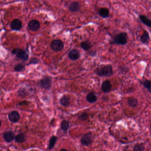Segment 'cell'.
Here are the masks:
<instances>
[{
    "label": "cell",
    "instance_id": "cell-1",
    "mask_svg": "<svg viewBox=\"0 0 151 151\" xmlns=\"http://www.w3.org/2000/svg\"><path fill=\"white\" fill-rule=\"evenodd\" d=\"M95 72L100 77H110L113 74V69L110 65L101 66L96 69Z\"/></svg>",
    "mask_w": 151,
    "mask_h": 151
},
{
    "label": "cell",
    "instance_id": "cell-2",
    "mask_svg": "<svg viewBox=\"0 0 151 151\" xmlns=\"http://www.w3.org/2000/svg\"><path fill=\"white\" fill-rule=\"evenodd\" d=\"M128 35L126 32H123L116 35L112 41V43L118 45H125L127 43Z\"/></svg>",
    "mask_w": 151,
    "mask_h": 151
},
{
    "label": "cell",
    "instance_id": "cell-3",
    "mask_svg": "<svg viewBox=\"0 0 151 151\" xmlns=\"http://www.w3.org/2000/svg\"><path fill=\"white\" fill-rule=\"evenodd\" d=\"M39 84L41 87L46 90H49L52 85V78L50 76H45L40 80Z\"/></svg>",
    "mask_w": 151,
    "mask_h": 151
},
{
    "label": "cell",
    "instance_id": "cell-4",
    "mask_svg": "<svg viewBox=\"0 0 151 151\" xmlns=\"http://www.w3.org/2000/svg\"><path fill=\"white\" fill-rule=\"evenodd\" d=\"M11 52L12 55H16L17 58L24 61H27L29 59V56L26 52L21 49H14Z\"/></svg>",
    "mask_w": 151,
    "mask_h": 151
},
{
    "label": "cell",
    "instance_id": "cell-5",
    "mask_svg": "<svg viewBox=\"0 0 151 151\" xmlns=\"http://www.w3.org/2000/svg\"><path fill=\"white\" fill-rule=\"evenodd\" d=\"M94 136L92 133H88L84 134L81 138V144L84 146H88L92 144L94 141Z\"/></svg>",
    "mask_w": 151,
    "mask_h": 151
},
{
    "label": "cell",
    "instance_id": "cell-6",
    "mask_svg": "<svg viewBox=\"0 0 151 151\" xmlns=\"http://www.w3.org/2000/svg\"><path fill=\"white\" fill-rule=\"evenodd\" d=\"M51 47L55 52H59L64 49V43L60 40H53L51 44Z\"/></svg>",
    "mask_w": 151,
    "mask_h": 151
},
{
    "label": "cell",
    "instance_id": "cell-7",
    "mask_svg": "<svg viewBox=\"0 0 151 151\" xmlns=\"http://www.w3.org/2000/svg\"><path fill=\"white\" fill-rule=\"evenodd\" d=\"M10 27L12 30L20 31L22 28V21L18 19H15L11 22Z\"/></svg>",
    "mask_w": 151,
    "mask_h": 151
},
{
    "label": "cell",
    "instance_id": "cell-8",
    "mask_svg": "<svg viewBox=\"0 0 151 151\" xmlns=\"http://www.w3.org/2000/svg\"><path fill=\"white\" fill-rule=\"evenodd\" d=\"M40 23L36 20H31L28 24L29 29L32 32H35L38 30L40 28Z\"/></svg>",
    "mask_w": 151,
    "mask_h": 151
},
{
    "label": "cell",
    "instance_id": "cell-9",
    "mask_svg": "<svg viewBox=\"0 0 151 151\" xmlns=\"http://www.w3.org/2000/svg\"><path fill=\"white\" fill-rule=\"evenodd\" d=\"M3 139L7 143H10L14 141L15 138V133L12 131H8L4 133Z\"/></svg>",
    "mask_w": 151,
    "mask_h": 151
},
{
    "label": "cell",
    "instance_id": "cell-10",
    "mask_svg": "<svg viewBox=\"0 0 151 151\" xmlns=\"http://www.w3.org/2000/svg\"><path fill=\"white\" fill-rule=\"evenodd\" d=\"M8 119L12 122L17 123L20 119V115L18 112L17 111H12L8 115Z\"/></svg>",
    "mask_w": 151,
    "mask_h": 151
},
{
    "label": "cell",
    "instance_id": "cell-11",
    "mask_svg": "<svg viewBox=\"0 0 151 151\" xmlns=\"http://www.w3.org/2000/svg\"><path fill=\"white\" fill-rule=\"evenodd\" d=\"M68 56L69 59L71 60L74 61L79 59L81 55L79 51L76 49H74L69 52Z\"/></svg>",
    "mask_w": 151,
    "mask_h": 151
},
{
    "label": "cell",
    "instance_id": "cell-12",
    "mask_svg": "<svg viewBox=\"0 0 151 151\" xmlns=\"http://www.w3.org/2000/svg\"><path fill=\"white\" fill-rule=\"evenodd\" d=\"M80 5L78 2H73L70 4L69 6V9L71 12H79L80 10Z\"/></svg>",
    "mask_w": 151,
    "mask_h": 151
},
{
    "label": "cell",
    "instance_id": "cell-13",
    "mask_svg": "<svg viewBox=\"0 0 151 151\" xmlns=\"http://www.w3.org/2000/svg\"><path fill=\"white\" fill-rule=\"evenodd\" d=\"M112 85L109 81L106 80L102 85V90L104 93H108L111 91Z\"/></svg>",
    "mask_w": 151,
    "mask_h": 151
},
{
    "label": "cell",
    "instance_id": "cell-14",
    "mask_svg": "<svg viewBox=\"0 0 151 151\" xmlns=\"http://www.w3.org/2000/svg\"><path fill=\"white\" fill-rule=\"evenodd\" d=\"M60 103L61 105L67 107L70 105V98L68 96L64 95L62 97L60 100Z\"/></svg>",
    "mask_w": 151,
    "mask_h": 151
},
{
    "label": "cell",
    "instance_id": "cell-15",
    "mask_svg": "<svg viewBox=\"0 0 151 151\" xmlns=\"http://www.w3.org/2000/svg\"><path fill=\"white\" fill-rule=\"evenodd\" d=\"M98 12L100 16L103 18H108L109 17V10L107 8H100Z\"/></svg>",
    "mask_w": 151,
    "mask_h": 151
},
{
    "label": "cell",
    "instance_id": "cell-16",
    "mask_svg": "<svg viewBox=\"0 0 151 151\" xmlns=\"http://www.w3.org/2000/svg\"><path fill=\"white\" fill-rule=\"evenodd\" d=\"M150 40L149 34L147 31H144L142 35L140 37V40L143 44L148 43Z\"/></svg>",
    "mask_w": 151,
    "mask_h": 151
},
{
    "label": "cell",
    "instance_id": "cell-17",
    "mask_svg": "<svg viewBox=\"0 0 151 151\" xmlns=\"http://www.w3.org/2000/svg\"><path fill=\"white\" fill-rule=\"evenodd\" d=\"M97 97L94 93L90 92L88 94L86 97V99L88 102L91 103H95L97 100Z\"/></svg>",
    "mask_w": 151,
    "mask_h": 151
},
{
    "label": "cell",
    "instance_id": "cell-18",
    "mask_svg": "<svg viewBox=\"0 0 151 151\" xmlns=\"http://www.w3.org/2000/svg\"><path fill=\"white\" fill-rule=\"evenodd\" d=\"M140 20H141V22L143 23V24L146 25L147 26L151 28V20L148 18V17H146L145 16L141 15L140 16Z\"/></svg>",
    "mask_w": 151,
    "mask_h": 151
},
{
    "label": "cell",
    "instance_id": "cell-19",
    "mask_svg": "<svg viewBox=\"0 0 151 151\" xmlns=\"http://www.w3.org/2000/svg\"><path fill=\"white\" fill-rule=\"evenodd\" d=\"M81 47H82L85 51H88L92 47L91 43L89 41H84L81 43Z\"/></svg>",
    "mask_w": 151,
    "mask_h": 151
},
{
    "label": "cell",
    "instance_id": "cell-20",
    "mask_svg": "<svg viewBox=\"0 0 151 151\" xmlns=\"http://www.w3.org/2000/svg\"><path fill=\"white\" fill-rule=\"evenodd\" d=\"M128 103L130 106L132 107H135L137 106L138 102L137 99L133 97H129L128 99Z\"/></svg>",
    "mask_w": 151,
    "mask_h": 151
},
{
    "label": "cell",
    "instance_id": "cell-21",
    "mask_svg": "<svg viewBox=\"0 0 151 151\" xmlns=\"http://www.w3.org/2000/svg\"><path fill=\"white\" fill-rule=\"evenodd\" d=\"M15 141L17 143H23L25 141V135L23 133H19L16 136Z\"/></svg>",
    "mask_w": 151,
    "mask_h": 151
},
{
    "label": "cell",
    "instance_id": "cell-22",
    "mask_svg": "<svg viewBox=\"0 0 151 151\" xmlns=\"http://www.w3.org/2000/svg\"><path fill=\"white\" fill-rule=\"evenodd\" d=\"M57 136H52L51 137L50 139L49 140V149L51 150L54 148V146L56 144V142L57 141Z\"/></svg>",
    "mask_w": 151,
    "mask_h": 151
},
{
    "label": "cell",
    "instance_id": "cell-23",
    "mask_svg": "<svg viewBox=\"0 0 151 151\" xmlns=\"http://www.w3.org/2000/svg\"><path fill=\"white\" fill-rule=\"evenodd\" d=\"M16 72H22L25 70V65L23 64H19L15 66L14 67Z\"/></svg>",
    "mask_w": 151,
    "mask_h": 151
},
{
    "label": "cell",
    "instance_id": "cell-24",
    "mask_svg": "<svg viewBox=\"0 0 151 151\" xmlns=\"http://www.w3.org/2000/svg\"><path fill=\"white\" fill-rule=\"evenodd\" d=\"M70 126V122L68 121L64 120L62 121L61 124V128L62 130L64 131H67L68 129Z\"/></svg>",
    "mask_w": 151,
    "mask_h": 151
},
{
    "label": "cell",
    "instance_id": "cell-25",
    "mask_svg": "<svg viewBox=\"0 0 151 151\" xmlns=\"http://www.w3.org/2000/svg\"><path fill=\"white\" fill-rule=\"evenodd\" d=\"M144 150V146L143 144H136L133 148L134 151H141Z\"/></svg>",
    "mask_w": 151,
    "mask_h": 151
},
{
    "label": "cell",
    "instance_id": "cell-26",
    "mask_svg": "<svg viewBox=\"0 0 151 151\" xmlns=\"http://www.w3.org/2000/svg\"><path fill=\"white\" fill-rule=\"evenodd\" d=\"M88 117H89L88 114L86 112H82L79 116V119L82 121L86 120L87 119Z\"/></svg>",
    "mask_w": 151,
    "mask_h": 151
},
{
    "label": "cell",
    "instance_id": "cell-27",
    "mask_svg": "<svg viewBox=\"0 0 151 151\" xmlns=\"http://www.w3.org/2000/svg\"><path fill=\"white\" fill-rule=\"evenodd\" d=\"M143 85L145 87L148 89L149 91L151 89V82L148 80H146L143 82Z\"/></svg>",
    "mask_w": 151,
    "mask_h": 151
},
{
    "label": "cell",
    "instance_id": "cell-28",
    "mask_svg": "<svg viewBox=\"0 0 151 151\" xmlns=\"http://www.w3.org/2000/svg\"><path fill=\"white\" fill-rule=\"evenodd\" d=\"M39 61H40V60H39V59H37L36 58L33 57V58H31V59L29 61V64H28L27 65H29L30 64H38Z\"/></svg>",
    "mask_w": 151,
    "mask_h": 151
},
{
    "label": "cell",
    "instance_id": "cell-29",
    "mask_svg": "<svg viewBox=\"0 0 151 151\" xmlns=\"http://www.w3.org/2000/svg\"><path fill=\"white\" fill-rule=\"evenodd\" d=\"M18 94L20 97H24L27 95V93L24 89H20L18 91Z\"/></svg>",
    "mask_w": 151,
    "mask_h": 151
},
{
    "label": "cell",
    "instance_id": "cell-30",
    "mask_svg": "<svg viewBox=\"0 0 151 151\" xmlns=\"http://www.w3.org/2000/svg\"><path fill=\"white\" fill-rule=\"evenodd\" d=\"M29 105V103L26 101H22L18 103L19 106H27Z\"/></svg>",
    "mask_w": 151,
    "mask_h": 151
},
{
    "label": "cell",
    "instance_id": "cell-31",
    "mask_svg": "<svg viewBox=\"0 0 151 151\" xmlns=\"http://www.w3.org/2000/svg\"><path fill=\"white\" fill-rule=\"evenodd\" d=\"M89 54H90L91 56H95L96 55V52H90Z\"/></svg>",
    "mask_w": 151,
    "mask_h": 151
},
{
    "label": "cell",
    "instance_id": "cell-32",
    "mask_svg": "<svg viewBox=\"0 0 151 151\" xmlns=\"http://www.w3.org/2000/svg\"><path fill=\"white\" fill-rule=\"evenodd\" d=\"M62 150H67L66 149H64V148L60 150V151H62Z\"/></svg>",
    "mask_w": 151,
    "mask_h": 151
},
{
    "label": "cell",
    "instance_id": "cell-33",
    "mask_svg": "<svg viewBox=\"0 0 151 151\" xmlns=\"http://www.w3.org/2000/svg\"><path fill=\"white\" fill-rule=\"evenodd\" d=\"M150 92H151V89H150Z\"/></svg>",
    "mask_w": 151,
    "mask_h": 151
},
{
    "label": "cell",
    "instance_id": "cell-34",
    "mask_svg": "<svg viewBox=\"0 0 151 151\" xmlns=\"http://www.w3.org/2000/svg\"></svg>",
    "mask_w": 151,
    "mask_h": 151
}]
</instances>
